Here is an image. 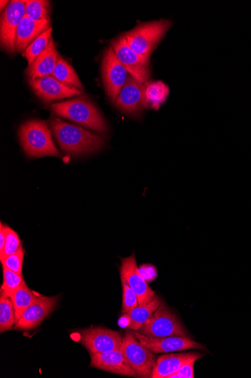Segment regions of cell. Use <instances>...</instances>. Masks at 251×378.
I'll list each match as a JSON object with an SVG mask.
<instances>
[{
	"label": "cell",
	"mask_w": 251,
	"mask_h": 378,
	"mask_svg": "<svg viewBox=\"0 0 251 378\" xmlns=\"http://www.w3.org/2000/svg\"><path fill=\"white\" fill-rule=\"evenodd\" d=\"M138 331V333L151 338L189 336L179 318L164 303Z\"/></svg>",
	"instance_id": "obj_5"
},
{
	"label": "cell",
	"mask_w": 251,
	"mask_h": 378,
	"mask_svg": "<svg viewBox=\"0 0 251 378\" xmlns=\"http://www.w3.org/2000/svg\"><path fill=\"white\" fill-rule=\"evenodd\" d=\"M102 78L108 98L115 103L126 84L129 73L119 61L113 48H108L102 63Z\"/></svg>",
	"instance_id": "obj_7"
},
{
	"label": "cell",
	"mask_w": 251,
	"mask_h": 378,
	"mask_svg": "<svg viewBox=\"0 0 251 378\" xmlns=\"http://www.w3.org/2000/svg\"><path fill=\"white\" fill-rule=\"evenodd\" d=\"M24 0H14L8 3L1 15L0 38L2 47L9 53H14L15 49L16 33L23 18L26 16Z\"/></svg>",
	"instance_id": "obj_10"
},
{
	"label": "cell",
	"mask_w": 251,
	"mask_h": 378,
	"mask_svg": "<svg viewBox=\"0 0 251 378\" xmlns=\"http://www.w3.org/2000/svg\"><path fill=\"white\" fill-rule=\"evenodd\" d=\"M90 354V367L111 374L138 377L136 373L127 361L122 349L106 353Z\"/></svg>",
	"instance_id": "obj_16"
},
{
	"label": "cell",
	"mask_w": 251,
	"mask_h": 378,
	"mask_svg": "<svg viewBox=\"0 0 251 378\" xmlns=\"http://www.w3.org/2000/svg\"><path fill=\"white\" fill-rule=\"evenodd\" d=\"M145 85L129 75L125 85L114 103L116 107L129 115L140 116L145 107Z\"/></svg>",
	"instance_id": "obj_12"
},
{
	"label": "cell",
	"mask_w": 251,
	"mask_h": 378,
	"mask_svg": "<svg viewBox=\"0 0 251 378\" xmlns=\"http://www.w3.org/2000/svg\"><path fill=\"white\" fill-rule=\"evenodd\" d=\"M50 125L62 151L70 156H79L97 152L105 144L104 137L65 123L58 118L52 119Z\"/></svg>",
	"instance_id": "obj_1"
},
{
	"label": "cell",
	"mask_w": 251,
	"mask_h": 378,
	"mask_svg": "<svg viewBox=\"0 0 251 378\" xmlns=\"http://www.w3.org/2000/svg\"><path fill=\"white\" fill-rule=\"evenodd\" d=\"M133 334L144 346L152 350L154 354L182 352L193 349L207 351L206 347L197 342L189 336L151 338L136 333V331Z\"/></svg>",
	"instance_id": "obj_11"
},
{
	"label": "cell",
	"mask_w": 251,
	"mask_h": 378,
	"mask_svg": "<svg viewBox=\"0 0 251 378\" xmlns=\"http://www.w3.org/2000/svg\"><path fill=\"white\" fill-rule=\"evenodd\" d=\"M162 301L156 296L143 306H138L131 311L125 313L128 319V328L133 331H138L145 322L149 319L153 313L162 305Z\"/></svg>",
	"instance_id": "obj_20"
},
{
	"label": "cell",
	"mask_w": 251,
	"mask_h": 378,
	"mask_svg": "<svg viewBox=\"0 0 251 378\" xmlns=\"http://www.w3.org/2000/svg\"><path fill=\"white\" fill-rule=\"evenodd\" d=\"M8 1H3V0H2L1 2H0V4H1V7H0V8H1V11L3 10L4 6L6 7V6L8 4Z\"/></svg>",
	"instance_id": "obj_33"
},
{
	"label": "cell",
	"mask_w": 251,
	"mask_h": 378,
	"mask_svg": "<svg viewBox=\"0 0 251 378\" xmlns=\"http://www.w3.org/2000/svg\"><path fill=\"white\" fill-rule=\"evenodd\" d=\"M29 84L35 95L45 104H50L54 100L80 96L82 93L79 89L63 84L53 76L29 80Z\"/></svg>",
	"instance_id": "obj_15"
},
{
	"label": "cell",
	"mask_w": 251,
	"mask_h": 378,
	"mask_svg": "<svg viewBox=\"0 0 251 378\" xmlns=\"http://www.w3.org/2000/svg\"><path fill=\"white\" fill-rule=\"evenodd\" d=\"M59 56L57 47L51 39L48 47L28 67L26 76L31 80L52 76Z\"/></svg>",
	"instance_id": "obj_19"
},
{
	"label": "cell",
	"mask_w": 251,
	"mask_h": 378,
	"mask_svg": "<svg viewBox=\"0 0 251 378\" xmlns=\"http://www.w3.org/2000/svg\"><path fill=\"white\" fill-rule=\"evenodd\" d=\"M120 276H123L129 287L136 294L139 306L145 305L155 296V292L147 285L137 266L135 255L122 258L120 269Z\"/></svg>",
	"instance_id": "obj_14"
},
{
	"label": "cell",
	"mask_w": 251,
	"mask_h": 378,
	"mask_svg": "<svg viewBox=\"0 0 251 378\" xmlns=\"http://www.w3.org/2000/svg\"><path fill=\"white\" fill-rule=\"evenodd\" d=\"M52 27L41 34L38 38H36L22 54L26 59L29 66L33 61L40 56V55L48 47V45L52 39Z\"/></svg>",
	"instance_id": "obj_25"
},
{
	"label": "cell",
	"mask_w": 251,
	"mask_h": 378,
	"mask_svg": "<svg viewBox=\"0 0 251 378\" xmlns=\"http://www.w3.org/2000/svg\"><path fill=\"white\" fill-rule=\"evenodd\" d=\"M170 20H158L138 24L135 29L124 33L130 47L139 57L150 63L152 54L171 29Z\"/></svg>",
	"instance_id": "obj_2"
},
{
	"label": "cell",
	"mask_w": 251,
	"mask_h": 378,
	"mask_svg": "<svg viewBox=\"0 0 251 378\" xmlns=\"http://www.w3.org/2000/svg\"><path fill=\"white\" fill-rule=\"evenodd\" d=\"M19 137L24 152L30 158L62 156L55 146L51 130L44 121L32 119L26 122L20 128Z\"/></svg>",
	"instance_id": "obj_3"
},
{
	"label": "cell",
	"mask_w": 251,
	"mask_h": 378,
	"mask_svg": "<svg viewBox=\"0 0 251 378\" xmlns=\"http://www.w3.org/2000/svg\"><path fill=\"white\" fill-rule=\"evenodd\" d=\"M120 280H122L123 289L122 312L125 315V313L138 307L139 303L136 294L129 287V285L123 276H120Z\"/></svg>",
	"instance_id": "obj_29"
},
{
	"label": "cell",
	"mask_w": 251,
	"mask_h": 378,
	"mask_svg": "<svg viewBox=\"0 0 251 378\" xmlns=\"http://www.w3.org/2000/svg\"><path fill=\"white\" fill-rule=\"evenodd\" d=\"M197 361V358L191 359L183 365L178 372L171 375L169 378H194V365Z\"/></svg>",
	"instance_id": "obj_31"
},
{
	"label": "cell",
	"mask_w": 251,
	"mask_h": 378,
	"mask_svg": "<svg viewBox=\"0 0 251 378\" xmlns=\"http://www.w3.org/2000/svg\"><path fill=\"white\" fill-rule=\"evenodd\" d=\"M120 349L138 377H151L156 363L152 350L144 346L131 333L125 334Z\"/></svg>",
	"instance_id": "obj_6"
},
{
	"label": "cell",
	"mask_w": 251,
	"mask_h": 378,
	"mask_svg": "<svg viewBox=\"0 0 251 378\" xmlns=\"http://www.w3.org/2000/svg\"><path fill=\"white\" fill-rule=\"evenodd\" d=\"M52 76L62 82L64 85L71 88H75L81 91L83 90V86L76 72L70 64L61 56H59L58 58Z\"/></svg>",
	"instance_id": "obj_22"
},
{
	"label": "cell",
	"mask_w": 251,
	"mask_h": 378,
	"mask_svg": "<svg viewBox=\"0 0 251 378\" xmlns=\"http://www.w3.org/2000/svg\"><path fill=\"white\" fill-rule=\"evenodd\" d=\"M80 341L90 354H102L122 348L123 338L118 331L96 327L82 331Z\"/></svg>",
	"instance_id": "obj_9"
},
{
	"label": "cell",
	"mask_w": 251,
	"mask_h": 378,
	"mask_svg": "<svg viewBox=\"0 0 251 378\" xmlns=\"http://www.w3.org/2000/svg\"><path fill=\"white\" fill-rule=\"evenodd\" d=\"M36 298L37 295L27 287L24 281L12 297L15 310L16 320L20 318L23 312L31 305Z\"/></svg>",
	"instance_id": "obj_24"
},
{
	"label": "cell",
	"mask_w": 251,
	"mask_h": 378,
	"mask_svg": "<svg viewBox=\"0 0 251 378\" xmlns=\"http://www.w3.org/2000/svg\"><path fill=\"white\" fill-rule=\"evenodd\" d=\"M53 112L62 117L91 128L92 130L104 133L108 130L106 122L94 103L86 98H78L53 104Z\"/></svg>",
	"instance_id": "obj_4"
},
{
	"label": "cell",
	"mask_w": 251,
	"mask_h": 378,
	"mask_svg": "<svg viewBox=\"0 0 251 378\" xmlns=\"http://www.w3.org/2000/svg\"><path fill=\"white\" fill-rule=\"evenodd\" d=\"M24 251L22 246L17 252L6 257L1 264L3 267L22 275Z\"/></svg>",
	"instance_id": "obj_30"
},
{
	"label": "cell",
	"mask_w": 251,
	"mask_h": 378,
	"mask_svg": "<svg viewBox=\"0 0 251 378\" xmlns=\"http://www.w3.org/2000/svg\"><path fill=\"white\" fill-rule=\"evenodd\" d=\"M204 356L200 352L165 354L156 359L152 378H169L178 372L183 365L191 359L201 358Z\"/></svg>",
	"instance_id": "obj_17"
},
{
	"label": "cell",
	"mask_w": 251,
	"mask_h": 378,
	"mask_svg": "<svg viewBox=\"0 0 251 378\" xmlns=\"http://www.w3.org/2000/svg\"><path fill=\"white\" fill-rule=\"evenodd\" d=\"M50 2L45 0H27L26 16L34 21L50 20Z\"/></svg>",
	"instance_id": "obj_26"
},
{
	"label": "cell",
	"mask_w": 251,
	"mask_h": 378,
	"mask_svg": "<svg viewBox=\"0 0 251 378\" xmlns=\"http://www.w3.org/2000/svg\"><path fill=\"white\" fill-rule=\"evenodd\" d=\"M58 297H46L37 295V298L16 320L15 329L33 330L39 327L57 305Z\"/></svg>",
	"instance_id": "obj_13"
},
{
	"label": "cell",
	"mask_w": 251,
	"mask_h": 378,
	"mask_svg": "<svg viewBox=\"0 0 251 378\" xmlns=\"http://www.w3.org/2000/svg\"><path fill=\"white\" fill-rule=\"evenodd\" d=\"M16 317L14 304L11 298L1 290L0 292V333L10 331L15 325Z\"/></svg>",
	"instance_id": "obj_23"
},
{
	"label": "cell",
	"mask_w": 251,
	"mask_h": 378,
	"mask_svg": "<svg viewBox=\"0 0 251 378\" xmlns=\"http://www.w3.org/2000/svg\"><path fill=\"white\" fill-rule=\"evenodd\" d=\"M50 27H51L50 20L34 21L25 16L17 29L16 51L23 54L28 46Z\"/></svg>",
	"instance_id": "obj_18"
},
{
	"label": "cell",
	"mask_w": 251,
	"mask_h": 378,
	"mask_svg": "<svg viewBox=\"0 0 251 378\" xmlns=\"http://www.w3.org/2000/svg\"><path fill=\"white\" fill-rule=\"evenodd\" d=\"M6 238L4 251L2 255H0V262H1L4 261L6 257L19 250V248L22 246L21 239L15 230L6 226Z\"/></svg>",
	"instance_id": "obj_28"
},
{
	"label": "cell",
	"mask_w": 251,
	"mask_h": 378,
	"mask_svg": "<svg viewBox=\"0 0 251 378\" xmlns=\"http://www.w3.org/2000/svg\"><path fill=\"white\" fill-rule=\"evenodd\" d=\"M169 88L161 81L146 82L145 89V107L158 109L169 96Z\"/></svg>",
	"instance_id": "obj_21"
},
{
	"label": "cell",
	"mask_w": 251,
	"mask_h": 378,
	"mask_svg": "<svg viewBox=\"0 0 251 378\" xmlns=\"http://www.w3.org/2000/svg\"><path fill=\"white\" fill-rule=\"evenodd\" d=\"M3 283L1 290L5 292L7 296L12 298L15 292L24 281L23 275L8 270L6 267H3Z\"/></svg>",
	"instance_id": "obj_27"
},
{
	"label": "cell",
	"mask_w": 251,
	"mask_h": 378,
	"mask_svg": "<svg viewBox=\"0 0 251 378\" xmlns=\"http://www.w3.org/2000/svg\"><path fill=\"white\" fill-rule=\"evenodd\" d=\"M111 47L113 48L118 59L123 64L129 75L133 76L142 84H146L149 80L150 63L144 61L130 49L124 34L111 42Z\"/></svg>",
	"instance_id": "obj_8"
},
{
	"label": "cell",
	"mask_w": 251,
	"mask_h": 378,
	"mask_svg": "<svg viewBox=\"0 0 251 378\" xmlns=\"http://www.w3.org/2000/svg\"><path fill=\"white\" fill-rule=\"evenodd\" d=\"M6 226L1 223V225H0V255L3 253L6 245Z\"/></svg>",
	"instance_id": "obj_32"
}]
</instances>
